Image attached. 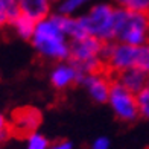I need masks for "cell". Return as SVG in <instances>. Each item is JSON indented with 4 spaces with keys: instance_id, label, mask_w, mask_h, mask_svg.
Listing matches in <instances>:
<instances>
[{
    "instance_id": "cell-20",
    "label": "cell",
    "mask_w": 149,
    "mask_h": 149,
    "mask_svg": "<svg viewBox=\"0 0 149 149\" xmlns=\"http://www.w3.org/2000/svg\"><path fill=\"white\" fill-rule=\"evenodd\" d=\"M8 126H9V125H8V120H6V117L3 116L2 113H0V132H2V131H5Z\"/></svg>"
},
{
    "instance_id": "cell-7",
    "label": "cell",
    "mask_w": 149,
    "mask_h": 149,
    "mask_svg": "<svg viewBox=\"0 0 149 149\" xmlns=\"http://www.w3.org/2000/svg\"><path fill=\"white\" fill-rule=\"evenodd\" d=\"M85 74L78 72L72 64H58L50 73L52 85L58 90H64L74 82H82Z\"/></svg>"
},
{
    "instance_id": "cell-18",
    "label": "cell",
    "mask_w": 149,
    "mask_h": 149,
    "mask_svg": "<svg viewBox=\"0 0 149 149\" xmlns=\"http://www.w3.org/2000/svg\"><path fill=\"white\" fill-rule=\"evenodd\" d=\"M49 149H72V143H70V141H65V140H61V141L55 143Z\"/></svg>"
},
{
    "instance_id": "cell-8",
    "label": "cell",
    "mask_w": 149,
    "mask_h": 149,
    "mask_svg": "<svg viewBox=\"0 0 149 149\" xmlns=\"http://www.w3.org/2000/svg\"><path fill=\"white\" fill-rule=\"evenodd\" d=\"M114 81L120 82L125 87L126 90H130L132 94L140 93L145 87L149 85V74L146 72H143L139 67H134V69H128L125 72L119 73Z\"/></svg>"
},
{
    "instance_id": "cell-21",
    "label": "cell",
    "mask_w": 149,
    "mask_h": 149,
    "mask_svg": "<svg viewBox=\"0 0 149 149\" xmlns=\"http://www.w3.org/2000/svg\"><path fill=\"white\" fill-rule=\"evenodd\" d=\"M52 2H53V3H58V2H59V0H52Z\"/></svg>"
},
{
    "instance_id": "cell-6",
    "label": "cell",
    "mask_w": 149,
    "mask_h": 149,
    "mask_svg": "<svg viewBox=\"0 0 149 149\" xmlns=\"http://www.w3.org/2000/svg\"><path fill=\"white\" fill-rule=\"evenodd\" d=\"M82 84L87 87L90 96L96 102L102 104V102H107L108 97H110L113 79L108 74H87L82 81Z\"/></svg>"
},
{
    "instance_id": "cell-11",
    "label": "cell",
    "mask_w": 149,
    "mask_h": 149,
    "mask_svg": "<svg viewBox=\"0 0 149 149\" xmlns=\"http://www.w3.org/2000/svg\"><path fill=\"white\" fill-rule=\"evenodd\" d=\"M35 24H37V22H33L29 17L22 15V14L11 23L12 29H14V32L17 35L23 40H29V41L33 35V31H35Z\"/></svg>"
},
{
    "instance_id": "cell-17",
    "label": "cell",
    "mask_w": 149,
    "mask_h": 149,
    "mask_svg": "<svg viewBox=\"0 0 149 149\" xmlns=\"http://www.w3.org/2000/svg\"><path fill=\"white\" fill-rule=\"evenodd\" d=\"M108 146H110V140L107 137H99L93 143V149H108Z\"/></svg>"
},
{
    "instance_id": "cell-19",
    "label": "cell",
    "mask_w": 149,
    "mask_h": 149,
    "mask_svg": "<svg viewBox=\"0 0 149 149\" xmlns=\"http://www.w3.org/2000/svg\"><path fill=\"white\" fill-rule=\"evenodd\" d=\"M11 135H12V132H11V128L8 126L5 131L0 132V143H3V141H6V140H8V139L11 137Z\"/></svg>"
},
{
    "instance_id": "cell-2",
    "label": "cell",
    "mask_w": 149,
    "mask_h": 149,
    "mask_svg": "<svg viewBox=\"0 0 149 149\" xmlns=\"http://www.w3.org/2000/svg\"><path fill=\"white\" fill-rule=\"evenodd\" d=\"M116 41L130 46H145L149 43V14L131 12L116 8L114 15Z\"/></svg>"
},
{
    "instance_id": "cell-10",
    "label": "cell",
    "mask_w": 149,
    "mask_h": 149,
    "mask_svg": "<svg viewBox=\"0 0 149 149\" xmlns=\"http://www.w3.org/2000/svg\"><path fill=\"white\" fill-rule=\"evenodd\" d=\"M94 0H59L56 3V12L67 17H76V14L85 6H91Z\"/></svg>"
},
{
    "instance_id": "cell-16",
    "label": "cell",
    "mask_w": 149,
    "mask_h": 149,
    "mask_svg": "<svg viewBox=\"0 0 149 149\" xmlns=\"http://www.w3.org/2000/svg\"><path fill=\"white\" fill-rule=\"evenodd\" d=\"M6 24H9V17H8V11H6V3H5V0H0V29L5 28Z\"/></svg>"
},
{
    "instance_id": "cell-14",
    "label": "cell",
    "mask_w": 149,
    "mask_h": 149,
    "mask_svg": "<svg viewBox=\"0 0 149 149\" xmlns=\"http://www.w3.org/2000/svg\"><path fill=\"white\" fill-rule=\"evenodd\" d=\"M28 143H26V149H49V140H47L43 134H38V132H33L31 134L28 139Z\"/></svg>"
},
{
    "instance_id": "cell-4",
    "label": "cell",
    "mask_w": 149,
    "mask_h": 149,
    "mask_svg": "<svg viewBox=\"0 0 149 149\" xmlns=\"http://www.w3.org/2000/svg\"><path fill=\"white\" fill-rule=\"evenodd\" d=\"M108 102H110L114 114L120 120L132 122L139 117V108H137L135 94H132L130 90H126L117 81H113V84H111Z\"/></svg>"
},
{
    "instance_id": "cell-3",
    "label": "cell",
    "mask_w": 149,
    "mask_h": 149,
    "mask_svg": "<svg viewBox=\"0 0 149 149\" xmlns=\"http://www.w3.org/2000/svg\"><path fill=\"white\" fill-rule=\"evenodd\" d=\"M114 15L116 6L107 2L93 3L85 14H81V20L85 26V31L90 37L99 38L104 43L116 41L114 31Z\"/></svg>"
},
{
    "instance_id": "cell-12",
    "label": "cell",
    "mask_w": 149,
    "mask_h": 149,
    "mask_svg": "<svg viewBox=\"0 0 149 149\" xmlns=\"http://www.w3.org/2000/svg\"><path fill=\"white\" fill-rule=\"evenodd\" d=\"M116 8L126 9L131 12L149 14V0H113Z\"/></svg>"
},
{
    "instance_id": "cell-13",
    "label": "cell",
    "mask_w": 149,
    "mask_h": 149,
    "mask_svg": "<svg viewBox=\"0 0 149 149\" xmlns=\"http://www.w3.org/2000/svg\"><path fill=\"white\" fill-rule=\"evenodd\" d=\"M135 100H137L139 116L149 119V85L145 87L140 93L135 94Z\"/></svg>"
},
{
    "instance_id": "cell-5",
    "label": "cell",
    "mask_w": 149,
    "mask_h": 149,
    "mask_svg": "<svg viewBox=\"0 0 149 149\" xmlns=\"http://www.w3.org/2000/svg\"><path fill=\"white\" fill-rule=\"evenodd\" d=\"M43 120L41 111L33 107H20L12 113L11 120V132L17 137H26L37 132V128Z\"/></svg>"
},
{
    "instance_id": "cell-1",
    "label": "cell",
    "mask_w": 149,
    "mask_h": 149,
    "mask_svg": "<svg viewBox=\"0 0 149 149\" xmlns=\"http://www.w3.org/2000/svg\"><path fill=\"white\" fill-rule=\"evenodd\" d=\"M31 43L40 55L47 59H69L70 41L55 18V14L37 22Z\"/></svg>"
},
{
    "instance_id": "cell-9",
    "label": "cell",
    "mask_w": 149,
    "mask_h": 149,
    "mask_svg": "<svg viewBox=\"0 0 149 149\" xmlns=\"http://www.w3.org/2000/svg\"><path fill=\"white\" fill-rule=\"evenodd\" d=\"M20 14L29 17L33 22H40L52 14V0H17Z\"/></svg>"
},
{
    "instance_id": "cell-15",
    "label": "cell",
    "mask_w": 149,
    "mask_h": 149,
    "mask_svg": "<svg viewBox=\"0 0 149 149\" xmlns=\"http://www.w3.org/2000/svg\"><path fill=\"white\" fill-rule=\"evenodd\" d=\"M137 67L149 74V43H146L145 46H140V53H139Z\"/></svg>"
}]
</instances>
